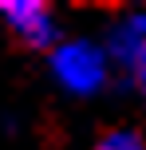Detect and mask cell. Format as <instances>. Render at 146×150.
Segmentation results:
<instances>
[{
  "label": "cell",
  "instance_id": "obj_1",
  "mask_svg": "<svg viewBox=\"0 0 146 150\" xmlns=\"http://www.w3.org/2000/svg\"><path fill=\"white\" fill-rule=\"evenodd\" d=\"M0 16L32 47H44L51 40V12H47V4H20V0H12V4H0Z\"/></svg>",
  "mask_w": 146,
  "mask_h": 150
},
{
  "label": "cell",
  "instance_id": "obj_2",
  "mask_svg": "<svg viewBox=\"0 0 146 150\" xmlns=\"http://www.w3.org/2000/svg\"><path fill=\"white\" fill-rule=\"evenodd\" d=\"M95 150H146V142L138 130H111L95 142Z\"/></svg>",
  "mask_w": 146,
  "mask_h": 150
}]
</instances>
